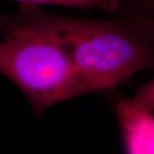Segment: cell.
<instances>
[{"instance_id": "obj_2", "label": "cell", "mask_w": 154, "mask_h": 154, "mask_svg": "<svg viewBox=\"0 0 154 154\" xmlns=\"http://www.w3.org/2000/svg\"><path fill=\"white\" fill-rule=\"evenodd\" d=\"M0 74L19 88L35 116L81 96L66 51L25 6L0 17Z\"/></svg>"}, {"instance_id": "obj_6", "label": "cell", "mask_w": 154, "mask_h": 154, "mask_svg": "<svg viewBox=\"0 0 154 154\" xmlns=\"http://www.w3.org/2000/svg\"><path fill=\"white\" fill-rule=\"evenodd\" d=\"M130 99L139 108L154 112V79L141 86Z\"/></svg>"}, {"instance_id": "obj_1", "label": "cell", "mask_w": 154, "mask_h": 154, "mask_svg": "<svg viewBox=\"0 0 154 154\" xmlns=\"http://www.w3.org/2000/svg\"><path fill=\"white\" fill-rule=\"evenodd\" d=\"M25 6L66 51L81 95L110 91L139 72L154 71V36L130 20L63 17Z\"/></svg>"}, {"instance_id": "obj_4", "label": "cell", "mask_w": 154, "mask_h": 154, "mask_svg": "<svg viewBox=\"0 0 154 154\" xmlns=\"http://www.w3.org/2000/svg\"><path fill=\"white\" fill-rule=\"evenodd\" d=\"M113 16L128 19L154 36V0H119Z\"/></svg>"}, {"instance_id": "obj_3", "label": "cell", "mask_w": 154, "mask_h": 154, "mask_svg": "<svg viewBox=\"0 0 154 154\" xmlns=\"http://www.w3.org/2000/svg\"><path fill=\"white\" fill-rule=\"evenodd\" d=\"M126 154H154V112L140 109L127 97L114 101Z\"/></svg>"}, {"instance_id": "obj_5", "label": "cell", "mask_w": 154, "mask_h": 154, "mask_svg": "<svg viewBox=\"0 0 154 154\" xmlns=\"http://www.w3.org/2000/svg\"><path fill=\"white\" fill-rule=\"evenodd\" d=\"M19 3V5L38 6L54 5L74 8L80 10H101L114 14L119 0H12Z\"/></svg>"}]
</instances>
